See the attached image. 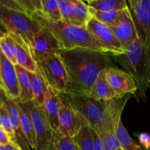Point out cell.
I'll use <instances>...</instances> for the list:
<instances>
[{"label": "cell", "mask_w": 150, "mask_h": 150, "mask_svg": "<svg viewBox=\"0 0 150 150\" xmlns=\"http://www.w3.org/2000/svg\"><path fill=\"white\" fill-rule=\"evenodd\" d=\"M138 141L141 146L146 150H150V136L146 133H141L138 135Z\"/></svg>", "instance_id": "34"}, {"label": "cell", "mask_w": 150, "mask_h": 150, "mask_svg": "<svg viewBox=\"0 0 150 150\" xmlns=\"http://www.w3.org/2000/svg\"><path fill=\"white\" fill-rule=\"evenodd\" d=\"M16 45V59L17 65L30 73H35L38 66L29 45L19 35L12 34Z\"/></svg>", "instance_id": "17"}, {"label": "cell", "mask_w": 150, "mask_h": 150, "mask_svg": "<svg viewBox=\"0 0 150 150\" xmlns=\"http://www.w3.org/2000/svg\"><path fill=\"white\" fill-rule=\"evenodd\" d=\"M6 96H7V95H6L5 92L0 88V107L4 104V100Z\"/></svg>", "instance_id": "38"}, {"label": "cell", "mask_w": 150, "mask_h": 150, "mask_svg": "<svg viewBox=\"0 0 150 150\" xmlns=\"http://www.w3.org/2000/svg\"><path fill=\"white\" fill-rule=\"evenodd\" d=\"M29 74L32 83V97H33L32 102L35 105L42 106L44 105L46 94L49 89L48 84L38 67L35 73L29 72Z\"/></svg>", "instance_id": "21"}, {"label": "cell", "mask_w": 150, "mask_h": 150, "mask_svg": "<svg viewBox=\"0 0 150 150\" xmlns=\"http://www.w3.org/2000/svg\"><path fill=\"white\" fill-rule=\"evenodd\" d=\"M72 9L69 18V24L79 27L86 28L92 16L89 11V7L85 1L81 0H71Z\"/></svg>", "instance_id": "22"}, {"label": "cell", "mask_w": 150, "mask_h": 150, "mask_svg": "<svg viewBox=\"0 0 150 150\" xmlns=\"http://www.w3.org/2000/svg\"><path fill=\"white\" fill-rule=\"evenodd\" d=\"M58 2L62 21L69 23L72 9L71 0H58Z\"/></svg>", "instance_id": "33"}, {"label": "cell", "mask_w": 150, "mask_h": 150, "mask_svg": "<svg viewBox=\"0 0 150 150\" xmlns=\"http://www.w3.org/2000/svg\"><path fill=\"white\" fill-rule=\"evenodd\" d=\"M60 98L59 92L49 87L45 96L44 107L53 133L58 129V119L60 112Z\"/></svg>", "instance_id": "18"}, {"label": "cell", "mask_w": 150, "mask_h": 150, "mask_svg": "<svg viewBox=\"0 0 150 150\" xmlns=\"http://www.w3.org/2000/svg\"><path fill=\"white\" fill-rule=\"evenodd\" d=\"M149 89H150V83H149Z\"/></svg>", "instance_id": "42"}, {"label": "cell", "mask_w": 150, "mask_h": 150, "mask_svg": "<svg viewBox=\"0 0 150 150\" xmlns=\"http://www.w3.org/2000/svg\"><path fill=\"white\" fill-rule=\"evenodd\" d=\"M24 13L31 16L35 13L42 11V0H18Z\"/></svg>", "instance_id": "31"}, {"label": "cell", "mask_w": 150, "mask_h": 150, "mask_svg": "<svg viewBox=\"0 0 150 150\" xmlns=\"http://www.w3.org/2000/svg\"><path fill=\"white\" fill-rule=\"evenodd\" d=\"M73 139L79 150H94L93 128L89 125H84Z\"/></svg>", "instance_id": "25"}, {"label": "cell", "mask_w": 150, "mask_h": 150, "mask_svg": "<svg viewBox=\"0 0 150 150\" xmlns=\"http://www.w3.org/2000/svg\"><path fill=\"white\" fill-rule=\"evenodd\" d=\"M0 127H2L8 133L12 140L14 142V130H13V125H12L11 120H10L8 111H7V109L4 103L0 107Z\"/></svg>", "instance_id": "32"}, {"label": "cell", "mask_w": 150, "mask_h": 150, "mask_svg": "<svg viewBox=\"0 0 150 150\" xmlns=\"http://www.w3.org/2000/svg\"><path fill=\"white\" fill-rule=\"evenodd\" d=\"M93 137H94V150H105V146L102 139L94 130H93Z\"/></svg>", "instance_id": "35"}, {"label": "cell", "mask_w": 150, "mask_h": 150, "mask_svg": "<svg viewBox=\"0 0 150 150\" xmlns=\"http://www.w3.org/2000/svg\"><path fill=\"white\" fill-rule=\"evenodd\" d=\"M0 63H1V76L4 92L7 98L18 101L20 98V89L18 81L16 65L6 58L0 50Z\"/></svg>", "instance_id": "15"}, {"label": "cell", "mask_w": 150, "mask_h": 150, "mask_svg": "<svg viewBox=\"0 0 150 150\" xmlns=\"http://www.w3.org/2000/svg\"><path fill=\"white\" fill-rule=\"evenodd\" d=\"M130 96L128 95L107 101L105 120L103 124L102 131L98 134L104 142L105 150H119L121 148L116 137V130L119 121L121 120L124 108Z\"/></svg>", "instance_id": "6"}, {"label": "cell", "mask_w": 150, "mask_h": 150, "mask_svg": "<svg viewBox=\"0 0 150 150\" xmlns=\"http://www.w3.org/2000/svg\"><path fill=\"white\" fill-rule=\"evenodd\" d=\"M88 125L84 118L76 114L61 98L57 131L73 139L84 125Z\"/></svg>", "instance_id": "11"}, {"label": "cell", "mask_w": 150, "mask_h": 150, "mask_svg": "<svg viewBox=\"0 0 150 150\" xmlns=\"http://www.w3.org/2000/svg\"><path fill=\"white\" fill-rule=\"evenodd\" d=\"M85 3L93 10L101 12L121 10L128 7L125 0H88Z\"/></svg>", "instance_id": "24"}, {"label": "cell", "mask_w": 150, "mask_h": 150, "mask_svg": "<svg viewBox=\"0 0 150 150\" xmlns=\"http://www.w3.org/2000/svg\"><path fill=\"white\" fill-rule=\"evenodd\" d=\"M29 47L35 60L45 54H57L63 50V47L55 37L44 27L41 28L34 36L29 42Z\"/></svg>", "instance_id": "13"}, {"label": "cell", "mask_w": 150, "mask_h": 150, "mask_svg": "<svg viewBox=\"0 0 150 150\" xmlns=\"http://www.w3.org/2000/svg\"><path fill=\"white\" fill-rule=\"evenodd\" d=\"M116 137H117L121 148L123 150H146L141 146L138 145L128 133L125 128L122 120L119 121L116 130Z\"/></svg>", "instance_id": "26"}, {"label": "cell", "mask_w": 150, "mask_h": 150, "mask_svg": "<svg viewBox=\"0 0 150 150\" xmlns=\"http://www.w3.org/2000/svg\"><path fill=\"white\" fill-rule=\"evenodd\" d=\"M0 88H1V89L4 92V85H3V82H2V80H1V63H0Z\"/></svg>", "instance_id": "41"}, {"label": "cell", "mask_w": 150, "mask_h": 150, "mask_svg": "<svg viewBox=\"0 0 150 150\" xmlns=\"http://www.w3.org/2000/svg\"><path fill=\"white\" fill-rule=\"evenodd\" d=\"M53 141L58 150H79L72 138L63 136L58 131L53 133Z\"/></svg>", "instance_id": "30"}, {"label": "cell", "mask_w": 150, "mask_h": 150, "mask_svg": "<svg viewBox=\"0 0 150 150\" xmlns=\"http://www.w3.org/2000/svg\"><path fill=\"white\" fill-rule=\"evenodd\" d=\"M5 33H7V30H6L1 25H0V37L2 36V35H4Z\"/></svg>", "instance_id": "40"}, {"label": "cell", "mask_w": 150, "mask_h": 150, "mask_svg": "<svg viewBox=\"0 0 150 150\" xmlns=\"http://www.w3.org/2000/svg\"><path fill=\"white\" fill-rule=\"evenodd\" d=\"M127 4L138 39L150 50V0H129Z\"/></svg>", "instance_id": "9"}, {"label": "cell", "mask_w": 150, "mask_h": 150, "mask_svg": "<svg viewBox=\"0 0 150 150\" xmlns=\"http://www.w3.org/2000/svg\"><path fill=\"white\" fill-rule=\"evenodd\" d=\"M68 76L66 92L89 97L91 87L99 75L112 66L110 56L85 49L61 50L57 53Z\"/></svg>", "instance_id": "1"}, {"label": "cell", "mask_w": 150, "mask_h": 150, "mask_svg": "<svg viewBox=\"0 0 150 150\" xmlns=\"http://www.w3.org/2000/svg\"><path fill=\"white\" fill-rule=\"evenodd\" d=\"M43 16L53 21H62L58 0H42Z\"/></svg>", "instance_id": "28"}, {"label": "cell", "mask_w": 150, "mask_h": 150, "mask_svg": "<svg viewBox=\"0 0 150 150\" xmlns=\"http://www.w3.org/2000/svg\"><path fill=\"white\" fill-rule=\"evenodd\" d=\"M28 104L36 136L35 150H48L49 145L53 141V132L44 105H37L32 101Z\"/></svg>", "instance_id": "10"}, {"label": "cell", "mask_w": 150, "mask_h": 150, "mask_svg": "<svg viewBox=\"0 0 150 150\" xmlns=\"http://www.w3.org/2000/svg\"><path fill=\"white\" fill-rule=\"evenodd\" d=\"M89 11L91 13L92 17L95 18L99 21L101 22V23L110 26L111 25H113L119 18L120 16L121 15L123 10L101 12L96 11V10H93L92 8L89 7Z\"/></svg>", "instance_id": "29"}, {"label": "cell", "mask_w": 150, "mask_h": 150, "mask_svg": "<svg viewBox=\"0 0 150 150\" xmlns=\"http://www.w3.org/2000/svg\"><path fill=\"white\" fill-rule=\"evenodd\" d=\"M14 142L8 133L4 130L1 127H0V145H7L9 144Z\"/></svg>", "instance_id": "36"}, {"label": "cell", "mask_w": 150, "mask_h": 150, "mask_svg": "<svg viewBox=\"0 0 150 150\" xmlns=\"http://www.w3.org/2000/svg\"><path fill=\"white\" fill-rule=\"evenodd\" d=\"M86 29L105 54L116 57L126 51V48L115 37L110 28L95 18L92 17L88 21Z\"/></svg>", "instance_id": "8"}, {"label": "cell", "mask_w": 150, "mask_h": 150, "mask_svg": "<svg viewBox=\"0 0 150 150\" xmlns=\"http://www.w3.org/2000/svg\"><path fill=\"white\" fill-rule=\"evenodd\" d=\"M35 62L49 87L59 92L66 90L68 76L58 54H45L35 59Z\"/></svg>", "instance_id": "7"}, {"label": "cell", "mask_w": 150, "mask_h": 150, "mask_svg": "<svg viewBox=\"0 0 150 150\" xmlns=\"http://www.w3.org/2000/svg\"><path fill=\"white\" fill-rule=\"evenodd\" d=\"M48 150H58V149L57 148V146H56L55 144L54 143V141H52V142L49 144Z\"/></svg>", "instance_id": "39"}, {"label": "cell", "mask_w": 150, "mask_h": 150, "mask_svg": "<svg viewBox=\"0 0 150 150\" xmlns=\"http://www.w3.org/2000/svg\"><path fill=\"white\" fill-rule=\"evenodd\" d=\"M109 27L125 48L129 43L138 38L135 23L129 7L123 10L119 18Z\"/></svg>", "instance_id": "14"}, {"label": "cell", "mask_w": 150, "mask_h": 150, "mask_svg": "<svg viewBox=\"0 0 150 150\" xmlns=\"http://www.w3.org/2000/svg\"><path fill=\"white\" fill-rule=\"evenodd\" d=\"M107 80L116 98L136 94L138 86L132 76L124 70L110 67L105 70Z\"/></svg>", "instance_id": "12"}, {"label": "cell", "mask_w": 150, "mask_h": 150, "mask_svg": "<svg viewBox=\"0 0 150 150\" xmlns=\"http://www.w3.org/2000/svg\"><path fill=\"white\" fill-rule=\"evenodd\" d=\"M113 57L136 83L138 100L146 101V93L150 83V50L138 38L126 47L124 54Z\"/></svg>", "instance_id": "2"}, {"label": "cell", "mask_w": 150, "mask_h": 150, "mask_svg": "<svg viewBox=\"0 0 150 150\" xmlns=\"http://www.w3.org/2000/svg\"><path fill=\"white\" fill-rule=\"evenodd\" d=\"M16 72H17L18 81H19V89H20V98L17 102L28 103L32 101V83H31L30 77L29 72L19 65H16Z\"/></svg>", "instance_id": "23"}, {"label": "cell", "mask_w": 150, "mask_h": 150, "mask_svg": "<svg viewBox=\"0 0 150 150\" xmlns=\"http://www.w3.org/2000/svg\"><path fill=\"white\" fill-rule=\"evenodd\" d=\"M0 25L7 32L19 35L28 45L35 35L41 29L31 16L0 4Z\"/></svg>", "instance_id": "5"}, {"label": "cell", "mask_w": 150, "mask_h": 150, "mask_svg": "<svg viewBox=\"0 0 150 150\" xmlns=\"http://www.w3.org/2000/svg\"><path fill=\"white\" fill-rule=\"evenodd\" d=\"M119 150H123V149H122L121 148H120V149H119Z\"/></svg>", "instance_id": "43"}, {"label": "cell", "mask_w": 150, "mask_h": 150, "mask_svg": "<svg viewBox=\"0 0 150 150\" xmlns=\"http://www.w3.org/2000/svg\"><path fill=\"white\" fill-rule=\"evenodd\" d=\"M17 103L19 106L21 124L23 131L29 142L31 148L32 150H35L37 145L36 136H35V129H34L32 118H31L29 104L28 103H23L19 102H17Z\"/></svg>", "instance_id": "20"}, {"label": "cell", "mask_w": 150, "mask_h": 150, "mask_svg": "<svg viewBox=\"0 0 150 150\" xmlns=\"http://www.w3.org/2000/svg\"><path fill=\"white\" fill-rule=\"evenodd\" d=\"M0 150H22L15 142L7 145H0Z\"/></svg>", "instance_id": "37"}, {"label": "cell", "mask_w": 150, "mask_h": 150, "mask_svg": "<svg viewBox=\"0 0 150 150\" xmlns=\"http://www.w3.org/2000/svg\"><path fill=\"white\" fill-rule=\"evenodd\" d=\"M32 18L42 27L46 28L55 37L63 49L85 48L104 54L86 28L69 24L63 21H53L48 20L43 16L41 12L35 13Z\"/></svg>", "instance_id": "3"}, {"label": "cell", "mask_w": 150, "mask_h": 150, "mask_svg": "<svg viewBox=\"0 0 150 150\" xmlns=\"http://www.w3.org/2000/svg\"><path fill=\"white\" fill-rule=\"evenodd\" d=\"M59 95L76 114L85 119L97 134L101 133L107 101H96L87 95L66 91L59 92Z\"/></svg>", "instance_id": "4"}, {"label": "cell", "mask_w": 150, "mask_h": 150, "mask_svg": "<svg viewBox=\"0 0 150 150\" xmlns=\"http://www.w3.org/2000/svg\"><path fill=\"white\" fill-rule=\"evenodd\" d=\"M0 50L6 58L15 65L17 64L16 59V45L11 33L7 32L0 37Z\"/></svg>", "instance_id": "27"}, {"label": "cell", "mask_w": 150, "mask_h": 150, "mask_svg": "<svg viewBox=\"0 0 150 150\" xmlns=\"http://www.w3.org/2000/svg\"><path fill=\"white\" fill-rule=\"evenodd\" d=\"M107 70V69H106ZM90 98L96 101H109L116 98L114 92L107 80L105 70L101 71L91 87Z\"/></svg>", "instance_id": "19"}, {"label": "cell", "mask_w": 150, "mask_h": 150, "mask_svg": "<svg viewBox=\"0 0 150 150\" xmlns=\"http://www.w3.org/2000/svg\"><path fill=\"white\" fill-rule=\"evenodd\" d=\"M4 103L5 104V106L8 111L14 130V142L22 150H32L22 129L17 102L6 96L4 100Z\"/></svg>", "instance_id": "16"}]
</instances>
